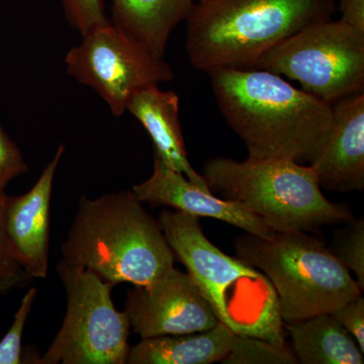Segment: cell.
<instances>
[{
  "instance_id": "1",
  "label": "cell",
  "mask_w": 364,
  "mask_h": 364,
  "mask_svg": "<svg viewBox=\"0 0 364 364\" xmlns=\"http://www.w3.org/2000/svg\"><path fill=\"white\" fill-rule=\"evenodd\" d=\"M215 102L249 157L311 164L332 124L331 105L263 69L208 72Z\"/></svg>"
},
{
  "instance_id": "2",
  "label": "cell",
  "mask_w": 364,
  "mask_h": 364,
  "mask_svg": "<svg viewBox=\"0 0 364 364\" xmlns=\"http://www.w3.org/2000/svg\"><path fill=\"white\" fill-rule=\"evenodd\" d=\"M61 250L62 260L114 286L149 284L176 262L159 222L132 189L97 198L81 196Z\"/></svg>"
},
{
  "instance_id": "3",
  "label": "cell",
  "mask_w": 364,
  "mask_h": 364,
  "mask_svg": "<svg viewBox=\"0 0 364 364\" xmlns=\"http://www.w3.org/2000/svg\"><path fill=\"white\" fill-rule=\"evenodd\" d=\"M335 0H203L186 18V49L198 70L257 69L306 26L331 20Z\"/></svg>"
},
{
  "instance_id": "4",
  "label": "cell",
  "mask_w": 364,
  "mask_h": 364,
  "mask_svg": "<svg viewBox=\"0 0 364 364\" xmlns=\"http://www.w3.org/2000/svg\"><path fill=\"white\" fill-rule=\"evenodd\" d=\"M158 222L220 323L236 335L286 344L279 299L262 272L215 247L196 215L164 210Z\"/></svg>"
},
{
  "instance_id": "5",
  "label": "cell",
  "mask_w": 364,
  "mask_h": 364,
  "mask_svg": "<svg viewBox=\"0 0 364 364\" xmlns=\"http://www.w3.org/2000/svg\"><path fill=\"white\" fill-rule=\"evenodd\" d=\"M203 177L213 193L239 203L273 232L318 231L354 220L348 208L326 198L310 164L218 157L205 163Z\"/></svg>"
},
{
  "instance_id": "6",
  "label": "cell",
  "mask_w": 364,
  "mask_h": 364,
  "mask_svg": "<svg viewBox=\"0 0 364 364\" xmlns=\"http://www.w3.org/2000/svg\"><path fill=\"white\" fill-rule=\"evenodd\" d=\"M237 257L257 268L272 284L282 321L331 314L361 296L360 286L331 249L305 232L248 234L236 241Z\"/></svg>"
},
{
  "instance_id": "7",
  "label": "cell",
  "mask_w": 364,
  "mask_h": 364,
  "mask_svg": "<svg viewBox=\"0 0 364 364\" xmlns=\"http://www.w3.org/2000/svg\"><path fill=\"white\" fill-rule=\"evenodd\" d=\"M57 273L66 291L65 317L38 363L126 364L131 326L126 312L112 301L116 286L63 260Z\"/></svg>"
},
{
  "instance_id": "8",
  "label": "cell",
  "mask_w": 364,
  "mask_h": 364,
  "mask_svg": "<svg viewBox=\"0 0 364 364\" xmlns=\"http://www.w3.org/2000/svg\"><path fill=\"white\" fill-rule=\"evenodd\" d=\"M257 69L298 81L332 105L364 90V32L342 21L306 26L268 52Z\"/></svg>"
},
{
  "instance_id": "9",
  "label": "cell",
  "mask_w": 364,
  "mask_h": 364,
  "mask_svg": "<svg viewBox=\"0 0 364 364\" xmlns=\"http://www.w3.org/2000/svg\"><path fill=\"white\" fill-rule=\"evenodd\" d=\"M67 73L97 92L114 117L127 112L136 91L168 82L173 71L164 58L155 56L114 23L82 36L65 56Z\"/></svg>"
},
{
  "instance_id": "10",
  "label": "cell",
  "mask_w": 364,
  "mask_h": 364,
  "mask_svg": "<svg viewBox=\"0 0 364 364\" xmlns=\"http://www.w3.org/2000/svg\"><path fill=\"white\" fill-rule=\"evenodd\" d=\"M124 311L142 339L208 331L219 323L195 280L176 267L149 284L134 286Z\"/></svg>"
},
{
  "instance_id": "11",
  "label": "cell",
  "mask_w": 364,
  "mask_h": 364,
  "mask_svg": "<svg viewBox=\"0 0 364 364\" xmlns=\"http://www.w3.org/2000/svg\"><path fill=\"white\" fill-rule=\"evenodd\" d=\"M140 202L164 205L200 218H212L244 230L248 234L267 237L274 232L257 215L232 200L215 196L210 189L189 181L154 154L152 176L132 188Z\"/></svg>"
},
{
  "instance_id": "12",
  "label": "cell",
  "mask_w": 364,
  "mask_h": 364,
  "mask_svg": "<svg viewBox=\"0 0 364 364\" xmlns=\"http://www.w3.org/2000/svg\"><path fill=\"white\" fill-rule=\"evenodd\" d=\"M64 151V145H60L28 193L7 196V232L21 265L32 279H45L48 274L53 186Z\"/></svg>"
},
{
  "instance_id": "13",
  "label": "cell",
  "mask_w": 364,
  "mask_h": 364,
  "mask_svg": "<svg viewBox=\"0 0 364 364\" xmlns=\"http://www.w3.org/2000/svg\"><path fill=\"white\" fill-rule=\"evenodd\" d=\"M332 124L320 154L311 163L321 188L336 193L364 188V92L331 105Z\"/></svg>"
},
{
  "instance_id": "14",
  "label": "cell",
  "mask_w": 364,
  "mask_h": 364,
  "mask_svg": "<svg viewBox=\"0 0 364 364\" xmlns=\"http://www.w3.org/2000/svg\"><path fill=\"white\" fill-rule=\"evenodd\" d=\"M127 112L133 114L148 132L154 144V154L167 166L183 174L196 186L210 189L203 176L188 161L176 92L160 90L157 85L146 86L131 97Z\"/></svg>"
},
{
  "instance_id": "15",
  "label": "cell",
  "mask_w": 364,
  "mask_h": 364,
  "mask_svg": "<svg viewBox=\"0 0 364 364\" xmlns=\"http://www.w3.org/2000/svg\"><path fill=\"white\" fill-rule=\"evenodd\" d=\"M196 0H112V23L155 56L164 58L172 31Z\"/></svg>"
},
{
  "instance_id": "16",
  "label": "cell",
  "mask_w": 364,
  "mask_h": 364,
  "mask_svg": "<svg viewBox=\"0 0 364 364\" xmlns=\"http://www.w3.org/2000/svg\"><path fill=\"white\" fill-rule=\"evenodd\" d=\"M235 333L218 323L208 331L144 338L131 347L126 364H210L222 361Z\"/></svg>"
},
{
  "instance_id": "17",
  "label": "cell",
  "mask_w": 364,
  "mask_h": 364,
  "mask_svg": "<svg viewBox=\"0 0 364 364\" xmlns=\"http://www.w3.org/2000/svg\"><path fill=\"white\" fill-rule=\"evenodd\" d=\"M293 352L303 364H363L355 340L331 314L287 323Z\"/></svg>"
},
{
  "instance_id": "18",
  "label": "cell",
  "mask_w": 364,
  "mask_h": 364,
  "mask_svg": "<svg viewBox=\"0 0 364 364\" xmlns=\"http://www.w3.org/2000/svg\"><path fill=\"white\" fill-rule=\"evenodd\" d=\"M227 364L299 363L287 344H274L255 337L235 334L229 353L222 359Z\"/></svg>"
},
{
  "instance_id": "19",
  "label": "cell",
  "mask_w": 364,
  "mask_h": 364,
  "mask_svg": "<svg viewBox=\"0 0 364 364\" xmlns=\"http://www.w3.org/2000/svg\"><path fill=\"white\" fill-rule=\"evenodd\" d=\"M6 200L4 189L0 188V294L25 287L32 279L21 265L7 232Z\"/></svg>"
},
{
  "instance_id": "20",
  "label": "cell",
  "mask_w": 364,
  "mask_h": 364,
  "mask_svg": "<svg viewBox=\"0 0 364 364\" xmlns=\"http://www.w3.org/2000/svg\"><path fill=\"white\" fill-rule=\"evenodd\" d=\"M337 237H335V250L337 257L341 260L349 272H353L358 277L361 289H364V223L352 220L347 223Z\"/></svg>"
},
{
  "instance_id": "21",
  "label": "cell",
  "mask_w": 364,
  "mask_h": 364,
  "mask_svg": "<svg viewBox=\"0 0 364 364\" xmlns=\"http://www.w3.org/2000/svg\"><path fill=\"white\" fill-rule=\"evenodd\" d=\"M37 296L38 289L31 287L21 299L9 331L0 340V364L23 363L21 341L28 316Z\"/></svg>"
},
{
  "instance_id": "22",
  "label": "cell",
  "mask_w": 364,
  "mask_h": 364,
  "mask_svg": "<svg viewBox=\"0 0 364 364\" xmlns=\"http://www.w3.org/2000/svg\"><path fill=\"white\" fill-rule=\"evenodd\" d=\"M62 4L67 21L81 36L111 23L104 0H62Z\"/></svg>"
},
{
  "instance_id": "23",
  "label": "cell",
  "mask_w": 364,
  "mask_h": 364,
  "mask_svg": "<svg viewBox=\"0 0 364 364\" xmlns=\"http://www.w3.org/2000/svg\"><path fill=\"white\" fill-rule=\"evenodd\" d=\"M28 171L23 153L0 122V188L6 189L14 178Z\"/></svg>"
},
{
  "instance_id": "24",
  "label": "cell",
  "mask_w": 364,
  "mask_h": 364,
  "mask_svg": "<svg viewBox=\"0 0 364 364\" xmlns=\"http://www.w3.org/2000/svg\"><path fill=\"white\" fill-rule=\"evenodd\" d=\"M333 317L355 340L364 353V299L363 294L339 306L331 313Z\"/></svg>"
},
{
  "instance_id": "25",
  "label": "cell",
  "mask_w": 364,
  "mask_h": 364,
  "mask_svg": "<svg viewBox=\"0 0 364 364\" xmlns=\"http://www.w3.org/2000/svg\"><path fill=\"white\" fill-rule=\"evenodd\" d=\"M340 21L364 32V0H338Z\"/></svg>"
},
{
  "instance_id": "26",
  "label": "cell",
  "mask_w": 364,
  "mask_h": 364,
  "mask_svg": "<svg viewBox=\"0 0 364 364\" xmlns=\"http://www.w3.org/2000/svg\"><path fill=\"white\" fill-rule=\"evenodd\" d=\"M196 1H198H198H203V0H196Z\"/></svg>"
}]
</instances>
